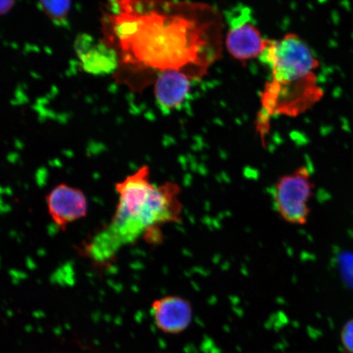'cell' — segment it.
Returning a JSON list of instances; mask_svg holds the SVG:
<instances>
[{"instance_id":"6da1fadb","label":"cell","mask_w":353,"mask_h":353,"mask_svg":"<svg viewBox=\"0 0 353 353\" xmlns=\"http://www.w3.org/2000/svg\"><path fill=\"white\" fill-rule=\"evenodd\" d=\"M121 6L117 35L138 63L192 79L218 59L223 26L213 7L173 0H121Z\"/></svg>"},{"instance_id":"7a4b0ae2","label":"cell","mask_w":353,"mask_h":353,"mask_svg":"<svg viewBox=\"0 0 353 353\" xmlns=\"http://www.w3.org/2000/svg\"><path fill=\"white\" fill-rule=\"evenodd\" d=\"M118 204L110 223L92 236L83 248L92 263L105 265L123 248L140 239L157 245L163 241L161 228L182 220V190L178 183H152L148 165L116 185Z\"/></svg>"},{"instance_id":"3957f363","label":"cell","mask_w":353,"mask_h":353,"mask_svg":"<svg viewBox=\"0 0 353 353\" xmlns=\"http://www.w3.org/2000/svg\"><path fill=\"white\" fill-rule=\"evenodd\" d=\"M259 59L271 73L262 92L261 110L256 122V130L263 139L272 117H296L307 112L323 98L324 91L316 74L319 61L297 34L266 39Z\"/></svg>"},{"instance_id":"277c9868","label":"cell","mask_w":353,"mask_h":353,"mask_svg":"<svg viewBox=\"0 0 353 353\" xmlns=\"http://www.w3.org/2000/svg\"><path fill=\"white\" fill-rule=\"evenodd\" d=\"M313 188L310 172L306 166H300L276 181L272 192L273 204L285 222L299 226L307 223Z\"/></svg>"},{"instance_id":"5b68a950","label":"cell","mask_w":353,"mask_h":353,"mask_svg":"<svg viewBox=\"0 0 353 353\" xmlns=\"http://www.w3.org/2000/svg\"><path fill=\"white\" fill-rule=\"evenodd\" d=\"M48 214L61 229L85 218L88 213V200L81 190L68 184H59L46 196Z\"/></svg>"},{"instance_id":"8992f818","label":"cell","mask_w":353,"mask_h":353,"mask_svg":"<svg viewBox=\"0 0 353 353\" xmlns=\"http://www.w3.org/2000/svg\"><path fill=\"white\" fill-rule=\"evenodd\" d=\"M154 323L161 332L179 334L186 331L193 320V308L189 300L179 295H166L152 304Z\"/></svg>"},{"instance_id":"52a82bcc","label":"cell","mask_w":353,"mask_h":353,"mask_svg":"<svg viewBox=\"0 0 353 353\" xmlns=\"http://www.w3.org/2000/svg\"><path fill=\"white\" fill-rule=\"evenodd\" d=\"M266 39L250 21V12L233 19L226 37V46L237 60L247 61L261 55Z\"/></svg>"},{"instance_id":"ba28073f","label":"cell","mask_w":353,"mask_h":353,"mask_svg":"<svg viewBox=\"0 0 353 353\" xmlns=\"http://www.w3.org/2000/svg\"><path fill=\"white\" fill-rule=\"evenodd\" d=\"M74 48L83 69L87 73L105 76L117 68L118 55L116 50L90 34H79Z\"/></svg>"},{"instance_id":"9c48e42d","label":"cell","mask_w":353,"mask_h":353,"mask_svg":"<svg viewBox=\"0 0 353 353\" xmlns=\"http://www.w3.org/2000/svg\"><path fill=\"white\" fill-rule=\"evenodd\" d=\"M191 79L187 74L175 70L160 73L154 87L158 105L165 112L181 107L189 94Z\"/></svg>"},{"instance_id":"30bf717a","label":"cell","mask_w":353,"mask_h":353,"mask_svg":"<svg viewBox=\"0 0 353 353\" xmlns=\"http://www.w3.org/2000/svg\"><path fill=\"white\" fill-rule=\"evenodd\" d=\"M39 7L56 25L64 24L72 8V0H39Z\"/></svg>"},{"instance_id":"8fae6325","label":"cell","mask_w":353,"mask_h":353,"mask_svg":"<svg viewBox=\"0 0 353 353\" xmlns=\"http://www.w3.org/2000/svg\"><path fill=\"white\" fill-rule=\"evenodd\" d=\"M341 339L343 346L353 353V320L347 322L342 330Z\"/></svg>"},{"instance_id":"7c38bea8","label":"cell","mask_w":353,"mask_h":353,"mask_svg":"<svg viewBox=\"0 0 353 353\" xmlns=\"http://www.w3.org/2000/svg\"><path fill=\"white\" fill-rule=\"evenodd\" d=\"M14 4L15 0H0V16L10 12Z\"/></svg>"}]
</instances>
